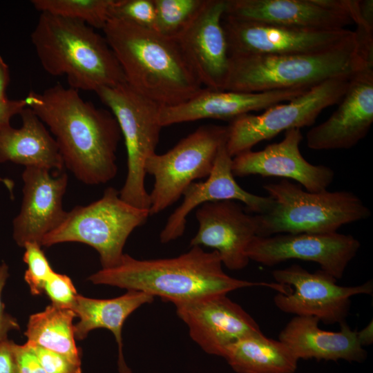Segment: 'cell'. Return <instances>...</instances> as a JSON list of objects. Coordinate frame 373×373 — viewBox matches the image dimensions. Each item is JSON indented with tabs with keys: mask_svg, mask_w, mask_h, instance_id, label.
<instances>
[{
	"mask_svg": "<svg viewBox=\"0 0 373 373\" xmlns=\"http://www.w3.org/2000/svg\"><path fill=\"white\" fill-rule=\"evenodd\" d=\"M79 90L61 84L25 98L54 135L64 166L88 185L105 184L117 172L122 133L111 112L84 100Z\"/></svg>",
	"mask_w": 373,
	"mask_h": 373,
	"instance_id": "1",
	"label": "cell"
},
{
	"mask_svg": "<svg viewBox=\"0 0 373 373\" xmlns=\"http://www.w3.org/2000/svg\"><path fill=\"white\" fill-rule=\"evenodd\" d=\"M88 279L95 285L159 296L173 304L203 296L227 295L236 289L254 286L284 291V286L277 283L231 277L223 271L218 253L205 251L200 246H192L189 251L169 258L139 260L124 254L117 266L102 269Z\"/></svg>",
	"mask_w": 373,
	"mask_h": 373,
	"instance_id": "2",
	"label": "cell"
},
{
	"mask_svg": "<svg viewBox=\"0 0 373 373\" xmlns=\"http://www.w3.org/2000/svg\"><path fill=\"white\" fill-rule=\"evenodd\" d=\"M102 30L126 82L160 105L182 103L203 88L175 38L116 17Z\"/></svg>",
	"mask_w": 373,
	"mask_h": 373,
	"instance_id": "3",
	"label": "cell"
},
{
	"mask_svg": "<svg viewBox=\"0 0 373 373\" xmlns=\"http://www.w3.org/2000/svg\"><path fill=\"white\" fill-rule=\"evenodd\" d=\"M30 39L44 70L65 75L70 88L95 92L126 82L104 36L84 22L40 12Z\"/></svg>",
	"mask_w": 373,
	"mask_h": 373,
	"instance_id": "4",
	"label": "cell"
},
{
	"mask_svg": "<svg viewBox=\"0 0 373 373\" xmlns=\"http://www.w3.org/2000/svg\"><path fill=\"white\" fill-rule=\"evenodd\" d=\"M367 66L357 38L340 46L313 53L229 56L224 90L258 93L309 89L334 78H352Z\"/></svg>",
	"mask_w": 373,
	"mask_h": 373,
	"instance_id": "5",
	"label": "cell"
},
{
	"mask_svg": "<svg viewBox=\"0 0 373 373\" xmlns=\"http://www.w3.org/2000/svg\"><path fill=\"white\" fill-rule=\"evenodd\" d=\"M263 188L274 204L266 213L256 214L258 236L334 233L372 214L363 200L349 191L309 192L287 179Z\"/></svg>",
	"mask_w": 373,
	"mask_h": 373,
	"instance_id": "6",
	"label": "cell"
},
{
	"mask_svg": "<svg viewBox=\"0 0 373 373\" xmlns=\"http://www.w3.org/2000/svg\"><path fill=\"white\" fill-rule=\"evenodd\" d=\"M149 216L148 209L126 202L118 190L108 187L99 199L66 212L61 223L43 238L41 245L84 243L98 252L102 269L112 268L119 263L130 234Z\"/></svg>",
	"mask_w": 373,
	"mask_h": 373,
	"instance_id": "7",
	"label": "cell"
},
{
	"mask_svg": "<svg viewBox=\"0 0 373 373\" xmlns=\"http://www.w3.org/2000/svg\"><path fill=\"white\" fill-rule=\"evenodd\" d=\"M116 119L124 138L127 175L119 191L126 202L140 209L150 207L145 188V164L155 153L162 126V106L136 91L126 82L99 88L95 92Z\"/></svg>",
	"mask_w": 373,
	"mask_h": 373,
	"instance_id": "8",
	"label": "cell"
},
{
	"mask_svg": "<svg viewBox=\"0 0 373 373\" xmlns=\"http://www.w3.org/2000/svg\"><path fill=\"white\" fill-rule=\"evenodd\" d=\"M228 133V126H201L165 153H155L147 159L146 174L154 178L149 193L150 216L178 201L194 180L209 175Z\"/></svg>",
	"mask_w": 373,
	"mask_h": 373,
	"instance_id": "9",
	"label": "cell"
},
{
	"mask_svg": "<svg viewBox=\"0 0 373 373\" xmlns=\"http://www.w3.org/2000/svg\"><path fill=\"white\" fill-rule=\"evenodd\" d=\"M350 79L326 80L287 103L270 106L259 115L247 113L231 120L226 144L229 155L233 157L251 150L283 131L311 126L323 110L341 101Z\"/></svg>",
	"mask_w": 373,
	"mask_h": 373,
	"instance_id": "10",
	"label": "cell"
},
{
	"mask_svg": "<svg viewBox=\"0 0 373 373\" xmlns=\"http://www.w3.org/2000/svg\"><path fill=\"white\" fill-rule=\"evenodd\" d=\"M276 283L289 287L285 294L274 298L282 312L299 316H313L325 324L342 323L348 315L351 297L370 295L373 283L356 286H341L336 279L320 269L311 273L298 265L276 269L272 272Z\"/></svg>",
	"mask_w": 373,
	"mask_h": 373,
	"instance_id": "11",
	"label": "cell"
},
{
	"mask_svg": "<svg viewBox=\"0 0 373 373\" xmlns=\"http://www.w3.org/2000/svg\"><path fill=\"white\" fill-rule=\"evenodd\" d=\"M229 56L321 52L352 41L354 30H314L245 21L223 16Z\"/></svg>",
	"mask_w": 373,
	"mask_h": 373,
	"instance_id": "12",
	"label": "cell"
},
{
	"mask_svg": "<svg viewBox=\"0 0 373 373\" xmlns=\"http://www.w3.org/2000/svg\"><path fill=\"white\" fill-rule=\"evenodd\" d=\"M360 247L359 240L350 234L280 233L255 236L246 254L249 260L269 267L291 259L314 262L337 280Z\"/></svg>",
	"mask_w": 373,
	"mask_h": 373,
	"instance_id": "13",
	"label": "cell"
},
{
	"mask_svg": "<svg viewBox=\"0 0 373 373\" xmlns=\"http://www.w3.org/2000/svg\"><path fill=\"white\" fill-rule=\"evenodd\" d=\"M173 305L178 317L188 326L191 339L209 354L222 356L231 344L262 332L256 321L227 295L203 296Z\"/></svg>",
	"mask_w": 373,
	"mask_h": 373,
	"instance_id": "14",
	"label": "cell"
},
{
	"mask_svg": "<svg viewBox=\"0 0 373 373\" xmlns=\"http://www.w3.org/2000/svg\"><path fill=\"white\" fill-rule=\"evenodd\" d=\"M226 0H204L186 27L174 37L204 88L224 90L229 54L222 26Z\"/></svg>",
	"mask_w": 373,
	"mask_h": 373,
	"instance_id": "15",
	"label": "cell"
},
{
	"mask_svg": "<svg viewBox=\"0 0 373 373\" xmlns=\"http://www.w3.org/2000/svg\"><path fill=\"white\" fill-rule=\"evenodd\" d=\"M199 224L191 239L192 246H204L216 251L230 270H240L249 259L247 249L257 236L256 214L251 215L239 202L220 200L204 203L195 211Z\"/></svg>",
	"mask_w": 373,
	"mask_h": 373,
	"instance_id": "16",
	"label": "cell"
},
{
	"mask_svg": "<svg viewBox=\"0 0 373 373\" xmlns=\"http://www.w3.org/2000/svg\"><path fill=\"white\" fill-rule=\"evenodd\" d=\"M23 198L12 220V238L20 247L27 242L41 245L43 238L64 219L63 198L68 186L66 173L52 175L40 167H25L21 174Z\"/></svg>",
	"mask_w": 373,
	"mask_h": 373,
	"instance_id": "17",
	"label": "cell"
},
{
	"mask_svg": "<svg viewBox=\"0 0 373 373\" xmlns=\"http://www.w3.org/2000/svg\"><path fill=\"white\" fill-rule=\"evenodd\" d=\"M302 140L300 130L292 128L285 131L279 142L260 151L249 150L234 156L231 164L234 177H280L298 182L309 192L327 190L334 180V172L329 166L307 162L300 151Z\"/></svg>",
	"mask_w": 373,
	"mask_h": 373,
	"instance_id": "18",
	"label": "cell"
},
{
	"mask_svg": "<svg viewBox=\"0 0 373 373\" xmlns=\"http://www.w3.org/2000/svg\"><path fill=\"white\" fill-rule=\"evenodd\" d=\"M224 16L314 30H341L353 23L341 0H226Z\"/></svg>",
	"mask_w": 373,
	"mask_h": 373,
	"instance_id": "19",
	"label": "cell"
},
{
	"mask_svg": "<svg viewBox=\"0 0 373 373\" xmlns=\"http://www.w3.org/2000/svg\"><path fill=\"white\" fill-rule=\"evenodd\" d=\"M337 109L306 135L313 150L348 149L369 132L373 122V66L350 79Z\"/></svg>",
	"mask_w": 373,
	"mask_h": 373,
	"instance_id": "20",
	"label": "cell"
},
{
	"mask_svg": "<svg viewBox=\"0 0 373 373\" xmlns=\"http://www.w3.org/2000/svg\"><path fill=\"white\" fill-rule=\"evenodd\" d=\"M226 143L218 150L213 169L204 182H192L184 191L182 204L169 217L160 234L162 243H167L182 236L189 213L201 204L213 201L234 200L245 204V208L255 214H264L274 204L269 196H260L243 189L232 173L233 157Z\"/></svg>",
	"mask_w": 373,
	"mask_h": 373,
	"instance_id": "21",
	"label": "cell"
},
{
	"mask_svg": "<svg viewBox=\"0 0 373 373\" xmlns=\"http://www.w3.org/2000/svg\"><path fill=\"white\" fill-rule=\"evenodd\" d=\"M309 89L245 93L203 88L182 103L162 106L160 122L162 127L202 119L231 122L242 115L265 110L280 102L289 101Z\"/></svg>",
	"mask_w": 373,
	"mask_h": 373,
	"instance_id": "22",
	"label": "cell"
},
{
	"mask_svg": "<svg viewBox=\"0 0 373 373\" xmlns=\"http://www.w3.org/2000/svg\"><path fill=\"white\" fill-rule=\"evenodd\" d=\"M319 320L313 316H295L281 330L278 340L285 343L299 360L361 362L367 352L360 344L357 331L343 322L339 332H329L318 327Z\"/></svg>",
	"mask_w": 373,
	"mask_h": 373,
	"instance_id": "23",
	"label": "cell"
},
{
	"mask_svg": "<svg viewBox=\"0 0 373 373\" xmlns=\"http://www.w3.org/2000/svg\"><path fill=\"white\" fill-rule=\"evenodd\" d=\"M22 124L0 129V163L61 171L64 163L57 144L44 124L26 106L19 114Z\"/></svg>",
	"mask_w": 373,
	"mask_h": 373,
	"instance_id": "24",
	"label": "cell"
},
{
	"mask_svg": "<svg viewBox=\"0 0 373 373\" xmlns=\"http://www.w3.org/2000/svg\"><path fill=\"white\" fill-rule=\"evenodd\" d=\"M154 298L135 290H127L126 294L110 299L90 298L78 294L72 308L79 318L74 325L75 338L82 340L89 332L96 328L110 330L118 345L119 372L131 373L122 354V327L129 315L142 305L151 303Z\"/></svg>",
	"mask_w": 373,
	"mask_h": 373,
	"instance_id": "25",
	"label": "cell"
},
{
	"mask_svg": "<svg viewBox=\"0 0 373 373\" xmlns=\"http://www.w3.org/2000/svg\"><path fill=\"white\" fill-rule=\"evenodd\" d=\"M222 357L237 373H294L298 361L285 343L262 332L231 344Z\"/></svg>",
	"mask_w": 373,
	"mask_h": 373,
	"instance_id": "26",
	"label": "cell"
},
{
	"mask_svg": "<svg viewBox=\"0 0 373 373\" xmlns=\"http://www.w3.org/2000/svg\"><path fill=\"white\" fill-rule=\"evenodd\" d=\"M72 309L50 304L30 316L24 334L27 342L63 354L81 364L80 351L75 343Z\"/></svg>",
	"mask_w": 373,
	"mask_h": 373,
	"instance_id": "27",
	"label": "cell"
},
{
	"mask_svg": "<svg viewBox=\"0 0 373 373\" xmlns=\"http://www.w3.org/2000/svg\"><path fill=\"white\" fill-rule=\"evenodd\" d=\"M30 3L40 12L81 21L102 30L111 17L113 0H32Z\"/></svg>",
	"mask_w": 373,
	"mask_h": 373,
	"instance_id": "28",
	"label": "cell"
},
{
	"mask_svg": "<svg viewBox=\"0 0 373 373\" xmlns=\"http://www.w3.org/2000/svg\"><path fill=\"white\" fill-rule=\"evenodd\" d=\"M204 0H154L156 11L155 30L174 38L191 21Z\"/></svg>",
	"mask_w": 373,
	"mask_h": 373,
	"instance_id": "29",
	"label": "cell"
},
{
	"mask_svg": "<svg viewBox=\"0 0 373 373\" xmlns=\"http://www.w3.org/2000/svg\"><path fill=\"white\" fill-rule=\"evenodd\" d=\"M23 262L28 268L24 274V280L29 286L32 295L44 293L46 281L54 271L37 242H27L23 247Z\"/></svg>",
	"mask_w": 373,
	"mask_h": 373,
	"instance_id": "30",
	"label": "cell"
},
{
	"mask_svg": "<svg viewBox=\"0 0 373 373\" xmlns=\"http://www.w3.org/2000/svg\"><path fill=\"white\" fill-rule=\"evenodd\" d=\"M111 17L122 19L155 30L156 11L154 0H113Z\"/></svg>",
	"mask_w": 373,
	"mask_h": 373,
	"instance_id": "31",
	"label": "cell"
},
{
	"mask_svg": "<svg viewBox=\"0 0 373 373\" xmlns=\"http://www.w3.org/2000/svg\"><path fill=\"white\" fill-rule=\"evenodd\" d=\"M44 292L51 300V304L59 307L72 309L78 295L68 276L55 271L46 281Z\"/></svg>",
	"mask_w": 373,
	"mask_h": 373,
	"instance_id": "32",
	"label": "cell"
},
{
	"mask_svg": "<svg viewBox=\"0 0 373 373\" xmlns=\"http://www.w3.org/2000/svg\"><path fill=\"white\" fill-rule=\"evenodd\" d=\"M46 373H82L81 364L59 353L26 342Z\"/></svg>",
	"mask_w": 373,
	"mask_h": 373,
	"instance_id": "33",
	"label": "cell"
},
{
	"mask_svg": "<svg viewBox=\"0 0 373 373\" xmlns=\"http://www.w3.org/2000/svg\"><path fill=\"white\" fill-rule=\"evenodd\" d=\"M8 276V266L6 262H1L0 263V343L8 339V334L10 331L20 329L17 319L6 312L5 305L1 300L2 291Z\"/></svg>",
	"mask_w": 373,
	"mask_h": 373,
	"instance_id": "34",
	"label": "cell"
},
{
	"mask_svg": "<svg viewBox=\"0 0 373 373\" xmlns=\"http://www.w3.org/2000/svg\"><path fill=\"white\" fill-rule=\"evenodd\" d=\"M19 373H46L37 356L26 343L23 345L15 343Z\"/></svg>",
	"mask_w": 373,
	"mask_h": 373,
	"instance_id": "35",
	"label": "cell"
},
{
	"mask_svg": "<svg viewBox=\"0 0 373 373\" xmlns=\"http://www.w3.org/2000/svg\"><path fill=\"white\" fill-rule=\"evenodd\" d=\"M15 347L8 339L0 343V373H19Z\"/></svg>",
	"mask_w": 373,
	"mask_h": 373,
	"instance_id": "36",
	"label": "cell"
},
{
	"mask_svg": "<svg viewBox=\"0 0 373 373\" xmlns=\"http://www.w3.org/2000/svg\"><path fill=\"white\" fill-rule=\"evenodd\" d=\"M27 106L25 99L0 101V129L10 125L11 118Z\"/></svg>",
	"mask_w": 373,
	"mask_h": 373,
	"instance_id": "37",
	"label": "cell"
},
{
	"mask_svg": "<svg viewBox=\"0 0 373 373\" xmlns=\"http://www.w3.org/2000/svg\"><path fill=\"white\" fill-rule=\"evenodd\" d=\"M10 82V71L7 64L0 56V101L8 99L6 88Z\"/></svg>",
	"mask_w": 373,
	"mask_h": 373,
	"instance_id": "38",
	"label": "cell"
},
{
	"mask_svg": "<svg viewBox=\"0 0 373 373\" xmlns=\"http://www.w3.org/2000/svg\"><path fill=\"white\" fill-rule=\"evenodd\" d=\"M372 321L361 331H357L358 340L361 346L369 345L373 342Z\"/></svg>",
	"mask_w": 373,
	"mask_h": 373,
	"instance_id": "39",
	"label": "cell"
},
{
	"mask_svg": "<svg viewBox=\"0 0 373 373\" xmlns=\"http://www.w3.org/2000/svg\"><path fill=\"white\" fill-rule=\"evenodd\" d=\"M0 182L3 183L8 188L10 193H12V190L14 188L13 181L7 178L0 177Z\"/></svg>",
	"mask_w": 373,
	"mask_h": 373,
	"instance_id": "40",
	"label": "cell"
}]
</instances>
